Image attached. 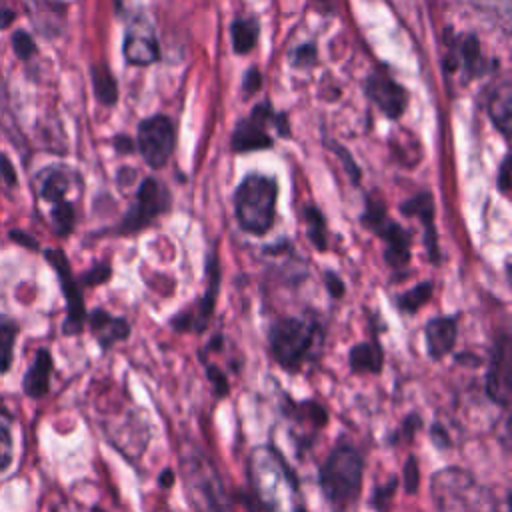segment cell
Masks as SVG:
<instances>
[{
	"mask_svg": "<svg viewBox=\"0 0 512 512\" xmlns=\"http://www.w3.org/2000/svg\"><path fill=\"white\" fill-rule=\"evenodd\" d=\"M430 492L438 512H510L508 498L502 504L492 490L460 468L436 472L430 482Z\"/></svg>",
	"mask_w": 512,
	"mask_h": 512,
	"instance_id": "cell-1",
	"label": "cell"
},
{
	"mask_svg": "<svg viewBox=\"0 0 512 512\" xmlns=\"http://www.w3.org/2000/svg\"><path fill=\"white\" fill-rule=\"evenodd\" d=\"M364 462L356 448L336 446L320 468V488L336 510H346L356 502L362 488Z\"/></svg>",
	"mask_w": 512,
	"mask_h": 512,
	"instance_id": "cell-2",
	"label": "cell"
},
{
	"mask_svg": "<svg viewBox=\"0 0 512 512\" xmlns=\"http://www.w3.org/2000/svg\"><path fill=\"white\" fill-rule=\"evenodd\" d=\"M320 342V328L300 318H282L270 328L272 356L288 372H298L302 364L318 350Z\"/></svg>",
	"mask_w": 512,
	"mask_h": 512,
	"instance_id": "cell-3",
	"label": "cell"
},
{
	"mask_svg": "<svg viewBox=\"0 0 512 512\" xmlns=\"http://www.w3.org/2000/svg\"><path fill=\"white\" fill-rule=\"evenodd\" d=\"M278 186L262 174H248L236 190L234 208L240 226L250 234H266L274 222Z\"/></svg>",
	"mask_w": 512,
	"mask_h": 512,
	"instance_id": "cell-4",
	"label": "cell"
},
{
	"mask_svg": "<svg viewBox=\"0 0 512 512\" xmlns=\"http://www.w3.org/2000/svg\"><path fill=\"white\" fill-rule=\"evenodd\" d=\"M180 462L186 490L196 512H232L222 480L212 462L202 452L188 448L182 452Z\"/></svg>",
	"mask_w": 512,
	"mask_h": 512,
	"instance_id": "cell-5",
	"label": "cell"
},
{
	"mask_svg": "<svg viewBox=\"0 0 512 512\" xmlns=\"http://www.w3.org/2000/svg\"><path fill=\"white\" fill-rule=\"evenodd\" d=\"M362 224L376 232L386 242V262L390 266H404L410 258V236L408 232L386 216V208L380 200L368 198L362 214Z\"/></svg>",
	"mask_w": 512,
	"mask_h": 512,
	"instance_id": "cell-6",
	"label": "cell"
},
{
	"mask_svg": "<svg viewBox=\"0 0 512 512\" xmlns=\"http://www.w3.org/2000/svg\"><path fill=\"white\" fill-rule=\"evenodd\" d=\"M174 142V126L166 116H150L140 122L138 148L148 166H164L174 150Z\"/></svg>",
	"mask_w": 512,
	"mask_h": 512,
	"instance_id": "cell-7",
	"label": "cell"
},
{
	"mask_svg": "<svg viewBox=\"0 0 512 512\" xmlns=\"http://www.w3.org/2000/svg\"><path fill=\"white\" fill-rule=\"evenodd\" d=\"M168 204H170V194L162 186V182L154 178H146L138 188L136 204L132 206V210L126 214L122 222V230L124 232L140 230L142 226L150 224L160 212H164Z\"/></svg>",
	"mask_w": 512,
	"mask_h": 512,
	"instance_id": "cell-8",
	"label": "cell"
},
{
	"mask_svg": "<svg viewBox=\"0 0 512 512\" xmlns=\"http://www.w3.org/2000/svg\"><path fill=\"white\" fill-rule=\"evenodd\" d=\"M486 394L500 406L510 404L512 376H510V346L508 336H500L492 348L488 372H486Z\"/></svg>",
	"mask_w": 512,
	"mask_h": 512,
	"instance_id": "cell-9",
	"label": "cell"
},
{
	"mask_svg": "<svg viewBox=\"0 0 512 512\" xmlns=\"http://www.w3.org/2000/svg\"><path fill=\"white\" fill-rule=\"evenodd\" d=\"M272 108L268 102L258 104L248 118L240 120L234 134H232V150L234 152H250V150H260L268 148L272 144L266 124L272 120Z\"/></svg>",
	"mask_w": 512,
	"mask_h": 512,
	"instance_id": "cell-10",
	"label": "cell"
},
{
	"mask_svg": "<svg viewBox=\"0 0 512 512\" xmlns=\"http://www.w3.org/2000/svg\"><path fill=\"white\" fill-rule=\"evenodd\" d=\"M158 42L152 26L146 18H136L126 30L124 38V56L134 66H148L158 60Z\"/></svg>",
	"mask_w": 512,
	"mask_h": 512,
	"instance_id": "cell-11",
	"label": "cell"
},
{
	"mask_svg": "<svg viewBox=\"0 0 512 512\" xmlns=\"http://www.w3.org/2000/svg\"><path fill=\"white\" fill-rule=\"evenodd\" d=\"M46 258L50 260V264L54 266V270L60 276L62 282V290L66 294V302H68V320H66V332H78L82 328L84 322V304H82V296H80V288L72 278L70 266H68V258L64 256L62 250H48Z\"/></svg>",
	"mask_w": 512,
	"mask_h": 512,
	"instance_id": "cell-12",
	"label": "cell"
},
{
	"mask_svg": "<svg viewBox=\"0 0 512 512\" xmlns=\"http://www.w3.org/2000/svg\"><path fill=\"white\" fill-rule=\"evenodd\" d=\"M366 94L390 118H398L404 112L408 100L406 90L384 72H376L366 80Z\"/></svg>",
	"mask_w": 512,
	"mask_h": 512,
	"instance_id": "cell-13",
	"label": "cell"
},
{
	"mask_svg": "<svg viewBox=\"0 0 512 512\" xmlns=\"http://www.w3.org/2000/svg\"><path fill=\"white\" fill-rule=\"evenodd\" d=\"M206 270H208V288H206L202 300L198 302L196 312H184V314L176 316V318L172 320V326H174V328H178V330H196V332H202V330L208 326V320H210L212 310H214L216 294H218V280H220L218 264H216V258H214V256H210V262H208Z\"/></svg>",
	"mask_w": 512,
	"mask_h": 512,
	"instance_id": "cell-14",
	"label": "cell"
},
{
	"mask_svg": "<svg viewBox=\"0 0 512 512\" xmlns=\"http://www.w3.org/2000/svg\"><path fill=\"white\" fill-rule=\"evenodd\" d=\"M400 212L404 216H418L426 230V248L432 262H438V242H436V228H434V202L428 192H420L414 198L406 200L400 206Z\"/></svg>",
	"mask_w": 512,
	"mask_h": 512,
	"instance_id": "cell-15",
	"label": "cell"
},
{
	"mask_svg": "<svg viewBox=\"0 0 512 512\" xmlns=\"http://www.w3.org/2000/svg\"><path fill=\"white\" fill-rule=\"evenodd\" d=\"M456 320L450 316H438L432 318L426 328H424V336H426V348L430 358L440 360L444 358L456 342Z\"/></svg>",
	"mask_w": 512,
	"mask_h": 512,
	"instance_id": "cell-16",
	"label": "cell"
},
{
	"mask_svg": "<svg viewBox=\"0 0 512 512\" xmlns=\"http://www.w3.org/2000/svg\"><path fill=\"white\" fill-rule=\"evenodd\" d=\"M456 66H462L464 72L470 76L478 74L482 70V54H480V44L472 34L460 36L450 50L448 56V70H454Z\"/></svg>",
	"mask_w": 512,
	"mask_h": 512,
	"instance_id": "cell-17",
	"label": "cell"
},
{
	"mask_svg": "<svg viewBox=\"0 0 512 512\" xmlns=\"http://www.w3.org/2000/svg\"><path fill=\"white\" fill-rule=\"evenodd\" d=\"M90 326L104 348L112 346L118 340H124L130 334V326L124 318H114L104 310H94L90 314Z\"/></svg>",
	"mask_w": 512,
	"mask_h": 512,
	"instance_id": "cell-18",
	"label": "cell"
},
{
	"mask_svg": "<svg viewBox=\"0 0 512 512\" xmlns=\"http://www.w3.org/2000/svg\"><path fill=\"white\" fill-rule=\"evenodd\" d=\"M488 114L494 122V126L508 136L510 132V120H512V88L510 82H502L494 88V92L488 98Z\"/></svg>",
	"mask_w": 512,
	"mask_h": 512,
	"instance_id": "cell-19",
	"label": "cell"
},
{
	"mask_svg": "<svg viewBox=\"0 0 512 512\" xmlns=\"http://www.w3.org/2000/svg\"><path fill=\"white\" fill-rule=\"evenodd\" d=\"M382 362H384V356L376 342H360L350 350L352 372L378 374L382 370Z\"/></svg>",
	"mask_w": 512,
	"mask_h": 512,
	"instance_id": "cell-20",
	"label": "cell"
},
{
	"mask_svg": "<svg viewBox=\"0 0 512 512\" xmlns=\"http://www.w3.org/2000/svg\"><path fill=\"white\" fill-rule=\"evenodd\" d=\"M50 370H52V360L50 354L46 350H40L36 354V360L32 364V368L28 370L26 378H24V388L30 396H42L48 390V380H50Z\"/></svg>",
	"mask_w": 512,
	"mask_h": 512,
	"instance_id": "cell-21",
	"label": "cell"
},
{
	"mask_svg": "<svg viewBox=\"0 0 512 512\" xmlns=\"http://www.w3.org/2000/svg\"><path fill=\"white\" fill-rule=\"evenodd\" d=\"M92 82H94V94L102 104L112 106L118 100L116 80L104 64H98L92 68Z\"/></svg>",
	"mask_w": 512,
	"mask_h": 512,
	"instance_id": "cell-22",
	"label": "cell"
},
{
	"mask_svg": "<svg viewBox=\"0 0 512 512\" xmlns=\"http://www.w3.org/2000/svg\"><path fill=\"white\" fill-rule=\"evenodd\" d=\"M68 190V176L64 170L60 168H52L42 176V184H40V194L44 200L48 202H60L64 200V194Z\"/></svg>",
	"mask_w": 512,
	"mask_h": 512,
	"instance_id": "cell-23",
	"label": "cell"
},
{
	"mask_svg": "<svg viewBox=\"0 0 512 512\" xmlns=\"http://www.w3.org/2000/svg\"><path fill=\"white\" fill-rule=\"evenodd\" d=\"M258 36V24L254 20H234L232 24V46L234 52L246 54L254 48Z\"/></svg>",
	"mask_w": 512,
	"mask_h": 512,
	"instance_id": "cell-24",
	"label": "cell"
},
{
	"mask_svg": "<svg viewBox=\"0 0 512 512\" xmlns=\"http://www.w3.org/2000/svg\"><path fill=\"white\" fill-rule=\"evenodd\" d=\"M302 214H304L308 238L312 240V244L316 246V250H326V246H328V234H326V222H324L322 212L316 210L314 206H306Z\"/></svg>",
	"mask_w": 512,
	"mask_h": 512,
	"instance_id": "cell-25",
	"label": "cell"
},
{
	"mask_svg": "<svg viewBox=\"0 0 512 512\" xmlns=\"http://www.w3.org/2000/svg\"><path fill=\"white\" fill-rule=\"evenodd\" d=\"M432 296V282H420L398 298V308L404 312H416Z\"/></svg>",
	"mask_w": 512,
	"mask_h": 512,
	"instance_id": "cell-26",
	"label": "cell"
},
{
	"mask_svg": "<svg viewBox=\"0 0 512 512\" xmlns=\"http://www.w3.org/2000/svg\"><path fill=\"white\" fill-rule=\"evenodd\" d=\"M16 324L12 320H0V372H6L12 362V348L16 340Z\"/></svg>",
	"mask_w": 512,
	"mask_h": 512,
	"instance_id": "cell-27",
	"label": "cell"
},
{
	"mask_svg": "<svg viewBox=\"0 0 512 512\" xmlns=\"http://www.w3.org/2000/svg\"><path fill=\"white\" fill-rule=\"evenodd\" d=\"M52 222H54V228L60 236L70 234L72 228H74V208H72V204H68L66 200L56 202V206L52 210Z\"/></svg>",
	"mask_w": 512,
	"mask_h": 512,
	"instance_id": "cell-28",
	"label": "cell"
},
{
	"mask_svg": "<svg viewBox=\"0 0 512 512\" xmlns=\"http://www.w3.org/2000/svg\"><path fill=\"white\" fill-rule=\"evenodd\" d=\"M396 488H398V478L392 476L388 484L378 486V488L374 490V494H372V506H374L378 512H388Z\"/></svg>",
	"mask_w": 512,
	"mask_h": 512,
	"instance_id": "cell-29",
	"label": "cell"
},
{
	"mask_svg": "<svg viewBox=\"0 0 512 512\" xmlns=\"http://www.w3.org/2000/svg\"><path fill=\"white\" fill-rule=\"evenodd\" d=\"M402 478H404V490L408 494H416L418 484H420V468H418V460L414 456H408V460L404 464Z\"/></svg>",
	"mask_w": 512,
	"mask_h": 512,
	"instance_id": "cell-30",
	"label": "cell"
},
{
	"mask_svg": "<svg viewBox=\"0 0 512 512\" xmlns=\"http://www.w3.org/2000/svg\"><path fill=\"white\" fill-rule=\"evenodd\" d=\"M12 48L14 52L20 56V58H30L34 52H36V44L32 40V36L24 30H18L14 36H12Z\"/></svg>",
	"mask_w": 512,
	"mask_h": 512,
	"instance_id": "cell-31",
	"label": "cell"
},
{
	"mask_svg": "<svg viewBox=\"0 0 512 512\" xmlns=\"http://www.w3.org/2000/svg\"><path fill=\"white\" fill-rule=\"evenodd\" d=\"M10 460H12V438L8 428L0 424V472L8 468Z\"/></svg>",
	"mask_w": 512,
	"mask_h": 512,
	"instance_id": "cell-32",
	"label": "cell"
},
{
	"mask_svg": "<svg viewBox=\"0 0 512 512\" xmlns=\"http://www.w3.org/2000/svg\"><path fill=\"white\" fill-rule=\"evenodd\" d=\"M206 374H208V380L212 382L216 394H218V396H226V394H228V382H226L224 372H222L218 366L208 364V366H206Z\"/></svg>",
	"mask_w": 512,
	"mask_h": 512,
	"instance_id": "cell-33",
	"label": "cell"
},
{
	"mask_svg": "<svg viewBox=\"0 0 512 512\" xmlns=\"http://www.w3.org/2000/svg\"><path fill=\"white\" fill-rule=\"evenodd\" d=\"M316 62V50L314 46L306 44V46H300L294 54H292V64L294 66H300V68H308Z\"/></svg>",
	"mask_w": 512,
	"mask_h": 512,
	"instance_id": "cell-34",
	"label": "cell"
},
{
	"mask_svg": "<svg viewBox=\"0 0 512 512\" xmlns=\"http://www.w3.org/2000/svg\"><path fill=\"white\" fill-rule=\"evenodd\" d=\"M420 422H422V420H420L418 414H408V416L404 418L400 430H398V438H400V440H410V438L414 436V432L420 428Z\"/></svg>",
	"mask_w": 512,
	"mask_h": 512,
	"instance_id": "cell-35",
	"label": "cell"
},
{
	"mask_svg": "<svg viewBox=\"0 0 512 512\" xmlns=\"http://www.w3.org/2000/svg\"><path fill=\"white\" fill-rule=\"evenodd\" d=\"M260 84H262V76H260V72H258L256 68H250V70L246 72V76H244V82H242L244 94H246V96L254 94V92L260 88Z\"/></svg>",
	"mask_w": 512,
	"mask_h": 512,
	"instance_id": "cell-36",
	"label": "cell"
},
{
	"mask_svg": "<svg viewBox=\"0 0 512 512\" xmlns=\"http://www.w3.org/2000/svg\"><path fill=\"white\" fill-rule=\"evenodd\" d=\"M110 276V268L106 264H98L94 266L86 276H84V282L86 284H100V282H106V278Z\"/></svg>",
	"mask_w": 512,
	"mask_h": 512,
	"instance_id": "cell-37",
	"label": "cell"
},
{
	"mask_svg": "<svg viewBox=\"0 0 512 512\" xmlns=\"http://www.w3.org/2000/svg\"><path fill=\"white\" fill-rule=\"evenodd\" d=\"M430 438L432 442L438 446V448H448L450 446V438H448V432L442 428V424H432L430 428Z\"/></svg>",
	"mask_w": 512,
	"mask_h": 512,
	"instance_id": "cell-38",
	"label": "cell"
},
{
	"mask_svg": "<svg viewBox=\"0 0 512 512\" xmlns=\"http://www.w3.org/2000/svg\"><path fill=\"white\" fill-rule=\"evenodd\" d=\"M326 288L334 298H342L344 294V282L334 272H326Z\"/></svg>",
	"mask_w": 512,
	"mask_h": 512,
	"instance_id": "cell-39",
	"label": "cell"
},
{
	"mask_svg": "<svg viewBox=\"0 0 512 512\" xmlns=\"http://www.w3.org/2000/svg\"><path fill=\"white\" fill-rule=\"evenodd\" d=\"M0 174L4 176V180H6L10 186H14V184H16V172H14V166H12L10 158H8L6 154H2V152H0Z\"/></svg>",
	"mask_w": 512,
	"mask_h": 512,
	"instance_id": "cell-40",
	"label": "cell"
},
{
	"mask_svg": "<svg viewBox=\"0 0 512 512\" xmlns=\"http://www.w3.org/2000/svg\"><path fill=\"white\" fill-rule=\"evenodd\" d=\"M498 186H500V192H508V186H510V158L506 156L502 160V166H500V174H498Z\"/></svg>",
	"mask_w": 512,
	"mask_h": 512,
	"instance_id": "cell-41",
	"label": "cell"
},
{
	"mask_svg": "<svg viewBox=\"0 0 512 512\" xmlns=\"http://www.w3.org/2000/svg\"><path fill=\"white\" fill-rule=\"evenodd\" d=\"M14 10L10 8V4L6 2V0H0V30L2 28H6L8 24H12V20H14Z\"/></svg>",
	"mask_w": 512,
	"mask_h": 512,
	"instance_id": "cell-42",
	"label": "cell"
},
{
	"mask_svg": "<svg viewBox=\"0 0 512 512\" xmlns=\"http://www.w3.org/2000/svg\"><path fill=\"white\" fill-rule=\"evenodd\" d=\"M336 150H338V154L342 156V160H344V164H346V170H348V174L354 178V182H358V178H360V172H358V168H356V164H354V160L346 154V150L344 148H340V146H334Z\"/></svg>",
	"mask_w": 512,
	"mask_h": 512,
	"instance_id": "cell-43",
	"label": "cell"
},
{
	"mask_svg": "<svg viewBox=\"0 0 512 512\" xmlns=\"http://www.w3.org/2000/svg\"><path fill=\"white\" fill-rule=\"evenodd\" d=\"M114 146H116V150L120 152V154H126V152H130L132 150V142H130V138L128 136H116V140H114Z\"/></svg>",
	"mask_w": 512,
	"mask_h": 512,
	"instance_id": "cell-44",
	"label": "cell"
},
{
	"mask_svg": "<svg viewBox=\"0 0 512 512\" xmlns=\"http://www.w3.org/2000/svg\"><path fill=\"white\" fill-rule=\"evenodd\" d=\"M158 484H160L162 488H170V486L174 484V472H172L170 468H164V470L160 472V476H158Z\"/></svg>",
	"mask_w": 512,
	"mask_h": 512,
	"instance_id": "cell-45",
	"label": "cell"
},
{
	"mask_svg": "<svg viewBox=\"0 0 512 512\" xmlns=\"http://www.w3.org/2000/svg\"><path fill=\"white\" fill-rule=\"evenodd\" d=\"M10 236H12V240H14V242L28 244L30 248H36V242H34L30 236H26V234H22V232H18V230H12V232H10Z\"/></svg>",
	"mask_w": 512,
	"mask_h": 512,
	"instance_id": "cell-46",
	"label": "cell"
}]
</instances>
